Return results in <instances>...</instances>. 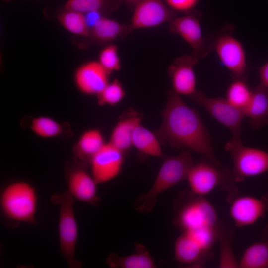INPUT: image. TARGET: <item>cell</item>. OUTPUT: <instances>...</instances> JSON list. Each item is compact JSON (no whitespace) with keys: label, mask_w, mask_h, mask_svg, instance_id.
I'll return each mask as SVG.
<instances>
[{"label":"cell","mask_w":268,"mask_h":268,"mask_svg":"<svg viewBox=\"0 0 268 268\" xmlns=\"http://www.w3.org/2000/svg\"><path fill=\"white\" fill-rule=\"evenodd\" d=\"M162 115L161 124L154 132L161 144L193 151L208 161L220 165L211 135L198 112L172 89L167 94Z\"/></svg>","instance_id":"obj_1"},{"label":"cell","mask_w":268,"mask_h":268,"mask_svg":"<svg viewBox=\"0 0 268 268\" xmlns=\"http://www.w3.org/2000/svg\"><path fill=\"white\" fill-rule=\"evenodd\" d=\"M38 196L35 187L16 181L5 186L0 195V213L5 225L14 228L21 223L37 225Z\"/></svg>","instance_id":"obj_2"},{"label":"cell","mask_w":268,"mask_h":268,"mask_svg":"<svg viewBox=\"0 0 268 268\" xmlns=\"http://www.w3.org/2000/svg\"><path fill=\"white\" fill-rule=\"evenodd\" d=\"M174 225L182 232L215 228L219 220L215 208L204 196L183 192L174 201Z\"/></svg>","instance_id":"obj_3"},{"label":"cell","mask_w":268,"mask_h":268,"mask_svg":"<svg viewBox=\"0 0 268 268\" xmlns=\"http://www.w3.org/2000/svg\"><path fill=\"white\" fill-rule=\"evenodd\" d=\"M75 200L67 190L54 193L50 199L51 203L59 207V252L69 268L82 267V263L75 257L78 238V227L74 209Z\"/></svg>","instance_id":"obj_4"},{"label":"cell","mask_w":268,"mask_h":268,"mask_svg":"<svg viewBox=\"0 0 268 268\" xmlns=\"http://www.w3.org/2000/svg\"><path fill=\"white\" fill-rule=\"evenodd\" d=\"M186 180L190 191L197 195L204 197L218 187L228 192V198L238 194L232 170L206 160L194 163Z\"/></svg>","instance_id":"obj_5"},{"label":"cell","mask_w":268,"mask_h":268,"mask_svg":"<svg viewBox=\"0 0 268 268\" xmlns=\"http://www.w3.org/2000/svg\"><path fill=\"white\" fill-rule=\"evenodd\" d=\"M225 148L232 159V171L235 182L268 171V151L246 146L241 138L232 137Z\"/></svg>","instance_id":"obj_6"},{"label":"cell","mask_w":268,"mask_h":268,"mask_svg":"<svg viewBox=\"0 0 268 268\" xmlns=\"http://www.w3.org/2000/svg\"><path fill=\"white\" fill-rule=\"evenodd\" d=\"M88 165L75 159L66 164L65 172L67 190L75 200L97 207L101 202V199L97 194L98 184L88 171Z\"/></svg>","instance_id":"obj_7"},{"label":"cell","mask_w":268,"mask_h":268,"mask_svg":"<svg viewBox=\"0 0 268 268\" xmlns=\"http://www.w3.org/2000/svg\"><path fill=\"white\" fill-rule=\"evenodd\" d=\"M192 101L203 107L215 119L227 128L234 138H241L243 111L222 98H212L197 90L190 97Z\"/></svg>","instance_id":"obj_8"},{"label":"cell","mask_w":268,"mask_h":268,"mask_svg":"<svg viewBox=\"0 0 268 268\" xmlns=\"http://www.w3.org/2000/svg\"><path fill=\"white\" fill-rule=\"evenodd\" d=\"M169 30L177 34L192 49V54L199 59L206 56L212 50L211 44L204 38L197 15L192 12L175 17L169 22Z\"/></svg>","instance_id":"obj_9"},{"label":"cell","mask_w":268,"mask_h":268,"mask_svg":"<svg viewBox=\"0 0 268 268\" xmlns=\"http://www.w3.org/2000/svg\"><path fill=\"white\" fill-rule=\"evenodd\" d=\"M222 64L237 79H244L247 72L246 54L242 43L232 34H219L211 43Z\"/></svg>","instance_id":"obj_10"},{"label":"cell","mask_w":268,"mask_h":268,"mask_svg":"<svg viewBox=\"0 0 268 268\" xmlns=\"http://www.w3.org/2000/svg\"><path fill=\"white\" fill-rule=\"evenodd\" d=\"M228 200L230 216L238 227L254 224L268 211V192L260 198L236 195Z\"/></svg>","instance_id":"obj_11"},{"label":"cell","mask_w":268,"mask_h":268,"mask_svg":"<svg viewBox=\"0 0 268 268\" xmlns=\"http://www.w3.org/2000/svg\"><path fill=\"white\" fill-rule=\"evenodd\" d=\"M125 156L126 154L109 142L106 143L89 163L90 172L96 183H105L118 176Z\"/></svg>","instance_id":"obj_12"},{"label":"cell","mask_w":268,"mask_h":268,"mask_svg":"<svg viewBox=\"0 0 268 268\" xmlns=\"http://www.w3.org/2000/svg\"><path fill=\"white\" fill-rule=\"evenodd\" d=\"M176 16L164 0H140L133 9L130 24L133 30L155 27Z\"/></svg>","instance_id":"obj_13"},{"label":"cell","mask_w":268,"mask_h":268,"mask_svg":"<svg viewBox=\"0 0 268 268\" xmlns=\"http://www.w3.org/2000/svg\"><path fill=\"white\" fill-rule=\"evenodd\" d=\"M199 60L192 54H183L176 57L168 67L172 90L180 96L190 97L197 91L194 67Z\"/></svg>","instance_id":"obj_14"},{"label":"cell","mask_w":268,"mask_h":268,"mask_svg":"<svg viewBox=\"0 0 268 268\" xmlns=\"http://www.w3.org/2000/svg\"><path fill=\"white\" fill-rule=\"evenodd\" d=\"M109 75L98 60H92L84 63L78 67L74 79L81 93L97 96L109 82Z\"/></svg>","instance_id":"obj_15"},{"label":"cell","mask_w":268,"mask_h":268,"mask_svg":"<svg viewBox=\"0 0 268 268\" xmlns=\"http://www.w3.org/2000/svg\"><path fill=\"white\" fill-rule=\"evenodd\" d=\"M141 115L130 108L124 112L113 127L108 142L125 154L133 146L132 137L134 129L142 122Z\"/></svg>","instance_id":"obj_16"},{"label":"cell","mask_w":268,"mask_h":268,"mask_svg":"<svg viewBox=\"0 0 268 268\" xmlns=\"http://www.w3.org/2000/svg\"><path fill=\"white\" fill-rule=\"evenodd\" d=\"M174 257L181 264L202 266L210 258L205 251L188 233L182 232L174 244Z\"/></svg>","instance_id":"obj_17"},{"label":"cell","mask_w":268,"mask_h":268,"mask_svg":"<svg viewBox=\"0 0 268 268\" xmlns=\"http://www.w3.org/2000/svg\"><path fill=\"white\" fill-rule=\"evenodd\" d=\"M133 30L130 24H122L103 16L90 28L87 37L93 42L107 45L118 38H126Z\"/></svg>","instance_id":"obj_18"},{"label":"cell","mask_w":268,"mask_h":268,"mask_svg":"<svg viewBox=\"0 0 268 268\" xmlns=\"http://www.w3.org/2000/svg\"><path fill=\"white\" fill-rule=\"evenodd\" d=\"M254 129H260L268 125V88L261 84L252 90L247 106L243 111Z\"/></svg>","instance_id":"obj_19"},{"label":"cell","mask_w":268,"mask_h":268,"mask_svg":"<svg viewBox=\"0 0 268 268\" xmlns=\"http://www.w3.org/2000/svg\"><path fill=\"white\" fill-rule=\"evenodd\" d=\"M135 252L126 256L113 253L106 259V265L112 268H155L156 265L149 251L141 245L136 246Z\"/></svg>","instance_id":"obj_20"},{"label":"cell","mask_w":268,"mask_h":268,"mask_svg":"<svg viewBox=\"0 0 268 268\" xmlns=\"http://www.w3.org/2000/svg\"><path fill=\"white\" fill-rule=\"evenodd\" d=\"M106 143L101 131L96 128L85 131L74 148L75 159L89 164L93 157Z\"/></svg>","instance_id":"obj_21"},{"label":"cell","mask_w":268,"mask_h":268,"mask_svg":"<svg viewBox=\"0 0 268 268\" xmlns=\"http://www.w3.org/2000/svg\"><path fill=\"white\" fill-rule=\"evenodd\" d=\"M216 232L217 240L220 244L219 268H239V262L232 248L233 231L226 223L219 220L216 226Z\"/></svg>","instance_id":"obj_22"},{"label":"cell","mask_w":268,"mask_h":268,"mask_svg":"<svg viewBox=\"0 0 268 268\" xmlns=\"http://www.w3.org/2000/svg\"><path fill=\"white\" fill-rule=\"evenodd\" d=\"M133 146L140 153L151 156L164 158L161 143L154 133L141 124L134 129L132 137Z\"/></svg>","instance_id":"obj_23"},{"label":"cell","mask_w":268,"mask_h":268,"mask_svg":"<svg viewBox=\"0 0 268 268\" xmlns=\"http://www.w3.org/2000/svg\"><path fill=\"white\" fill-rule=\"evenodd\" d=\"M122 2V0H68L64 8L83 14L97 11L107 15L117 10Z\"/></svg>","instance_id":"obj_24"},{"label":"cell","mask_w":268,"mask_h":268,"mask_svg":"<svg viewBox=\"0 0 268 268\" xmlns=\"http://www.w3.org/2000/svg\"><path fill=\"white\" fill-rule=\"evenodd\" d=\"M239 262V268H268V243L262 240L249 246Z\"/></svg>","instance_id":"obj_25"},{"label":"cell","mask_w":268,"mask_h":268,"mask_svg":"<svg viewBox=\"0 0 268 268\" xmlns=\"http://www.w3.org/2000/svg\"><path fill=\"white\" fill-rule=\"evenodd\" d=\"M58 19L61 24L70 33L83 37L88 36L89 27L84 14L65 9L58 15Z\"/></svg>","instance_id":"obj_26"},{"label":"cell","mask_w":268,"mask_h":268,"mask_svg":"<svg viewBox=\"0 0 268 268\" xmlns=\"http://www.w3.org/2000/svg\"><path fill=\"white\" fill-rule=\"evenodd\" d=\"M252 94L244 79H237L233 81L228 87L226 99L234 107L243 111L248 104Z\"/></svg>","instance_id":"obj_27"},{"label":"cell","mask_w":268,"mask_h":268,"mask_svg":"<svg viewBox=\"0 0 268 268\" xmlns=\"http://www.w3.org/2000/svg\"><path fill=\"white\" fill-rule=\"evenodd\" d=\"M29 127L34 134L45 139L56 137L63 132V126L60 123L47 116L33 118Z\"/></svg>","instance_id":"obj_28"},{"label":"cell","mask_w":268,"mask_h":268,"mask_svg":"<svg viewBox=\"0 0 268 268\" xmlns=\"http://www.w3.org/2000/svg\"><path fill=\"white\" fill-rule=\"evenodd\" d=\"M125 94L121 82L115 79L109 82L97 96L98 104L100 106H115L122 101Z\"/></svg>","instance_id":"obj_29"},{"label":"cell","mask_w":268,"mask_h":268,"mask_svg":"<svg viewBox=\"0 0 268 268\" xmlns=\"http://www.w3.org/2000/svg\"><path fill=\"white\" fill-rule=\"evenodd\" d=\"M98 61L109 75L119 71L121 64L118 46L113 43L106 45L100 51Z\"/></svg>","instance_id":"obj_30"},{"label":"cell","mask_w":268,"mask_h":268,"mask_svg":"<svg viewBox=\"0 0 268 268\" xmlns=\"http://www.w3.org/2000/svg\"><path fill=\"white\" fill-rule=\"evenodd\" d=\"M166 5L174 12L187 14L198 4L199 0H164Z\"/></svg>","instance_id":"obj_31"},{"label":"cell","mask_w":268,"mask_h":268,"mask_svg":"<svg viewBox=\"0 0 268 268\" xmlns=\"http://www.w3.org/2000/svg\"><path fill=\"white\" fill-rule=\"evenodd\" d=\"M260 84L268 88V61L258 69Z\"/></svg>","instance_id":"obj_32"},{"label":"cell","mask_w":268,"mask_h":268,"mask_svg":"<svg viewBox=\"0 0 268 268\" xmlns=\"http://www.w3.org/2000/svg\"><path fill=\"white\" fill-rule=\"evenodd\" d=\"M125 2L130 10H133L140 0H122Z\"/></svg>","instance_id":"obj_33"},{"label":"cell","mask_w":268,"mask_h":268,"mask_svg":"<svg viewBox=\"0 0 268 268\" xmlns=\"http://www.w3.org/2000/svg\"><path fill=\"white\" fill-rule=\"evenodd\" d=\"M261 236L262 240L268 243V224L263 230Z\"/></svg>","instance_id":"obj_34"}]
</instances>
